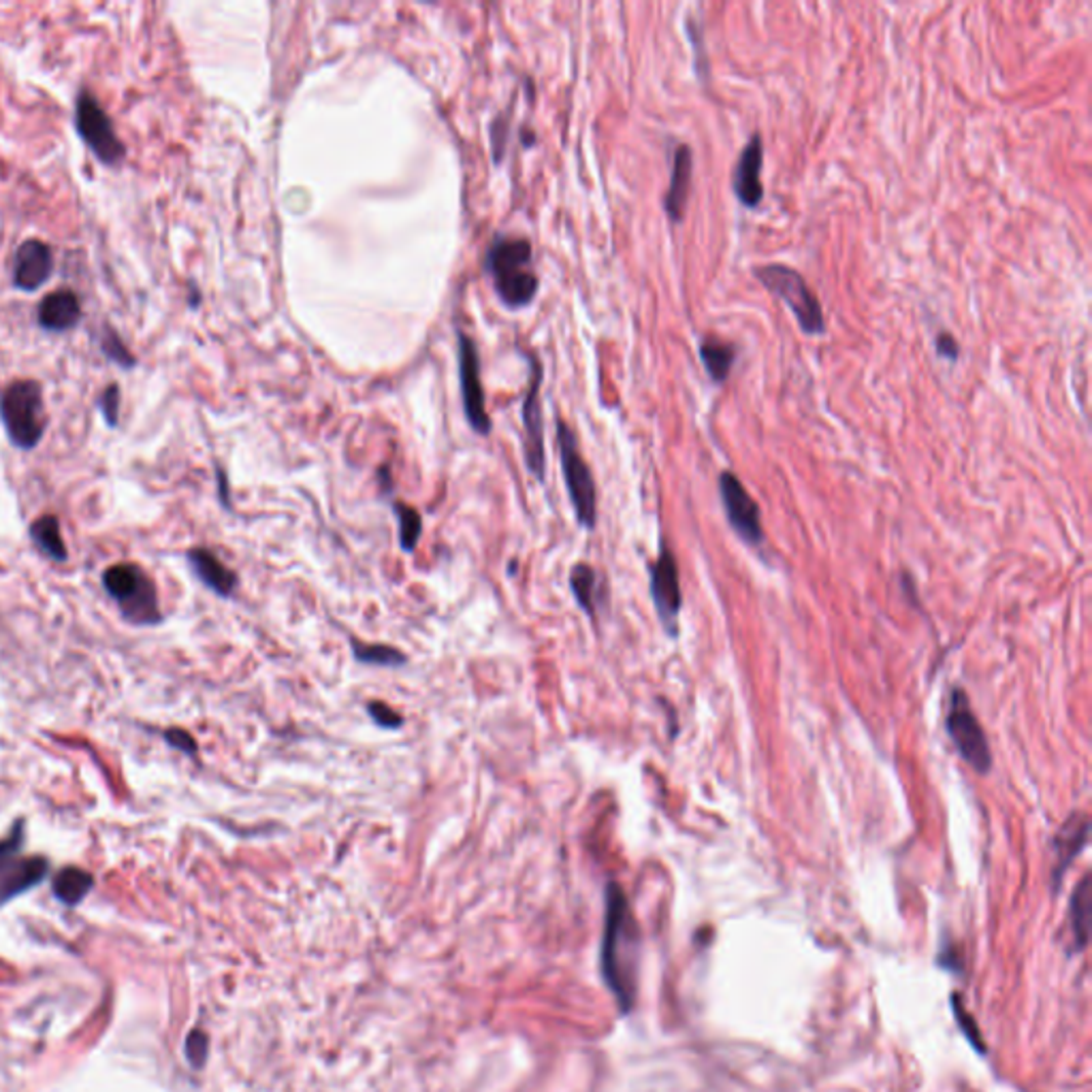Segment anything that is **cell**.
Masks as SVG:
<instances>
[{"instance_id": "obj_1", "label": "cell", "mask_w": 1092, "mask_h": 1092, "mask_svg": "<svg viewBox=\"0 0 1092 1092\" xmlns=\"http://www.w3.org/2000/svg\"><path fill=\"white\" fill-rule=\"evenodd\" d=\"M485 269L508 308L529 306L538 293V277L531 271V244L525 237L497 235L487 250Z\"/></svg>"}, {"instance_id": "obj_2", "label": "cell", "mask_w": 1092, "mask_h": 1092, "mask_svg": "<svg viewBox=\"0 0 1092 1092\" xmlns=\"http://www.w3.org/2000/svg\"><path fill=\"white\" fill-rule=\"evenodd\" d=\"M103 587L118 604L126 623L157 625L163 621L157 585L141 566L124 562L107 568L103 572Z\"/></svg>"}, {"instance_id": "obj_3", "label": "cell", "mask_w": 1092, "mask_h": 1092, "mask_svg": "<svg viewBox=\"0 0 1092 1092\" xmlns=\"http://www.w3.org/2000/svg\"><path fill=\"white\" fill-rule=\"evenodd\" d=\"M753 275L761 287L790 308L798 326L802 329V334L822 336L826 332L822 303L818 295L811 291L800 271L781 263H769L753 267Z\"/></svg>"}, {"instance_id": "obj_4", "label": "cell", "mask_w": 1092, "mask_h": 1092, "mask_svg": "<svg viewBox=\"0 0 1092 1092\" xmlns=\"http://www.w3.org/2000/svg\"><path fill=\"white\" fill-rule=\"evenodd\" d=\"M0 419L11 444L19 450H33L45 434L43 389L37 380H15L0 397Z\"/></svg>"}, {"instance_id": "obj_5", "label": "cell", "mask_w": 1092, "mask_h": 1092, "mask_svg": "<svg viewBox=\"0 0 1092 1092\" xmlns=\"http://www.w3.org/2000/svg\"><path fill=\"white\" fill-rule=\"evenodd\" d=\"M24 843L27 820H17L5 839H0V907L33 890L49 875V860L45 856H24Z\"/></svg>"}, {"instance_id": "obj_6", "label": "cell", "mask_w": 1092, "mask_h": 1092, "mask_svg": "<svg viewBox=\"0 0 1092 1092\" xmlns=\"http://www.w3.org/2000/svg\"><path fill=\"white\" fill-rule=\"evenodd\" d=\"M557 446H560L562 474L566 480L570 504L574 508V517L582 529L594 531L598 523L596 480L587 462L582 460L574 431L564 421L557 425Z\"/></svg>"}, {"instance_id": "obj_7", "label": "cell", "mask_w": 1092, "mask_h": 1092, "mask_svg": "<svg viewBox=\"0 0 1092 1092\" xmlns=\"http://www.w3.org/2000/svg\"><path fill=\"white\" fill-rule=\"evenodd\" d=\"M946 728L956 751L975 773L988 775L993 771V751H990L986 732L973 713L969 696L960 688L952 690Z\"/></svg>"}, {"instance_id": "obj_8", "label": "cell", "mask_w": 1092, "mask_h": 1092, "mask_svg": "<svg viewBox=\"0 0 1092 1092\" xmlns=\"http://www.w3.org/2000/svg\"><path fill=\"white\" fill-rule=\"evenodd\" d=\"M649 592L664 631L670 639H676L683 594L676 560L664 540L659 544V557L649 566Z\"/></svg>"}, {"instance_id": "obj_9", "label": "cell", "mask_w": 1092, "mask_h": 1092, "mask_svg": "<svg viewBox=\"0 0 1092 1092\" xmlns=\"http://www.w3.org/2000/svg\"><path fill=\"white\" fill-rule=\"evenodd\" d=\"M75 126L78 133L86 141V145L94 151L96 159L105 165H118L124 159V145L116 137L114 124L105 110L98 105V100L92 92L82 90L78 96V105H75Z\"/></svg>"}, {"instance_id": "obj_10", "label": "cell", "mask_w": 1092, "mask_h": 1092, "mask_svg": "<svg viewBox=\"0 0 1092 1092\" xmlns=\"http://www.w3.org/2000/svg\"><path fill=\"white\" fill-rule=\"evenodd\" d=\"M533 374H531V387L523 399L521 405V419H523V460L533 478L540 482L547 474V452H544V421H542V405H540V383H542V369L540 363L531 361Z\"/></svg>"}, {"instance_id": "obj_11", "label": "cell", "mask_w": 1092, "mask_h": 1092, "mask_svg": "<svg viewBox=\"0 0 1092 1092\" xmlns=\"http://www.w3.org/2000/svg\"><path fill=\"white\" fill-rule=\"evenodd\" d=\"M719 493L724 501V511L732 529L747 544H759L765 540V529L759 521V508L749 491L743 487L741 478L734 472H722L719 476Z\"/></svg>"}, {"instance_id": "obj_12", "label": "cell", "mask_w": 1092, "mask_h": 1092, "mask_svg": "<svg viewBox=\"0 0 1092 1092\" xmlns=\"http://www.w3.org/2000/svg\"><path fill=\"white\" fill-rule=\"evenodd\" d=\"M460 380H462L464 410H466L470 427L476 431L478 436H489L491 419L487 414L485 391H482L478 350H476V344L464 334H460Z\"/></svg>"}, {"instance_id": "obj_13", "label": "cell", "mask_w": 1092, "mask_h": 1092, "mask_svg": "<svg viewBox=\"0 0 1092 1092\" xmlns=\"http://www.w3.org/2000/svg\"><path fill=\"white\" fill-rule=\"evenodd\" d=\"M761 165H765V143L759 133L751 135L747 145L741 149L739 161L732 169V190L745 208H757L765 199V186H761Z\"/></svg>"}, {"instance_id": "obj_14", "label": "cell", "mask_w": 1092, "mask_h": 1092, "mask_svg": "<svg viewBox=\"0 0 1092 1092\" xmlns=\"http://www.w3.org/2000/svg\"><path fill=\"white\" fill-rule=\"evenodd\" d=\"M52 269H54V259H52V250H49V246L39 239H27L15 252L13 285L19 291H27V293L37 291L49 280Z\"/></svg>"}, {"instance_id": "obj_15", "label": "cell", "mask_w": 1092, "mask_h": 1092, "mask_svg": "<svg viewBox=\"0 0 1092 1092\" xmlns=\"http://www.w3.org/2000/svg\"><path fill=\"white\" fill-rule=\"evenodd\" d=\"M186 560L194 576L218 598H233L239 587V576L228 568L220 557L206 547H194L186 553Z\"/></svg>"}, {"instance_id": "obj_16", "label": "cell", "mask_w": 1092, "mask_h": 1092, "mask_svg": "<svg viewBox=\"0 0 1092 1092\" xmlns=\"http://www.w3.org/2000/svg\"><path fill=\"white\" fill-rule=\"evenodd\" d=\"M692 171H694L692 147L688 143H681L674 149L670 184L664 194V212L668 214L672 224H681L685 218V212H688V201L692 192Z\"/></svg>"}, {"instance_id": "obj_17", "label": "cell", "mask_w": 1092, "mask_h": 1092, "mask_svg": "<svg viewBox=\"0 0 1092 1092\" xmlns=\"http://www.w3.org/2000/svg\"><path fill=\"white\" fill-rule=\"evenodd\" d=\"M37 318L45 332H69V329L78 326V322L82 320V303L73 291L60 289L56 293H49L41 301Z\"/></svg>"}, {"instance_id": "obj_18", "label": "cell", "mask_w": 1092, "mask_h": 1092, "mask_svg": "<svg viewBox=\"0 0 1092 1092\" xmlns=\"http://www.w3.org/2000/svg\"><path fill=\"white\" fill-rule=\"evenodd\" d=\"M570 592L576 604L580 606V611L585 613L592 621H596L600 604H602V596H604L596 568L582 562L574 564L570 570Z\"/></svg>"}, {"instance_id": "obj_19", "label": "cell", "mask_w": 1092, "mask_h": 1092, "mask_svg": "<svg viewBox=\"0 0 1092 1092\" xmlns=\"http://www.w3.org/2000/svg\"><path fill=\"white\" fill-rule=\"evenodd\" d=\"M1086 841H1088V816L1086 813H1074V816L1066 820V824H1062V828L1058 830L1056 839H1054V847L1058 854L1054 877L1062 875V869L1069 867V862L1080 854Z\"/></svg>"}, {"instance_id": "obj_20", "label": "cell", "mask_w": 1092, "mask_h": 1092, "mask_svg": "<svg viewBox=\"0 0 1092 1092\" xmlns=\"http://www.w3.org/2000/svg\"><path fill=\"white\" fill-rule=\"evenodd\" d=\"M698 352H700L702 365H704L706 374L710 376V380H713V383H717V385L726 383L732 367H734V361H736V346L732 342L722 340V338L706 336L700 342Z\"/></svg>"}, {"instance_id": "obj_21", "label": "cell", "mask_w": 1092, "mask_h": 1092, "mask_svg": "<svg viewBox=\"0 0 1092 1092\" xmlns=\"http://www.w3.org/2000/svg\"><path fill=\"white\" fill-rule=\"evenodd\" d=\"M92 887H94V877L80 867L60 869L52 881L54 897L67 907H78L90 894Z\"/></svg>"}, {"instance_id": "obj_22", "label": "cell", "mask_w": 1092, "mask_h": 1092, "mask_svg": "<svg viewBox=\"0 0 1092 1092\" xmlns=\"http://www.w3.org/2000/svg\"><path fill=\"white\" fill-rule=\"evenodd\" d=\"M31 540L33 544L52 562H67L69 551L60 533V521L56 515H43L31 525Z\"/></svg>"}, {"instance_id": "obj_23", "label": "cell", "mask_w": 1092, "mask_h": 1092, "mask_svg": "<svg viewBox=\"0 0 1092 1092\" xmlns=\"http://www.w3.org/2000/svg\"><path fill=\"white\" fill-rule=\"evenodd\" d=\"M350 651L354 662L363 666H378V668H401L408 664V655L401 649L385 643H365L350 637Z\"/></svg>"}, {"instance_id": "obj_24", "label": "cell", "mask_w": 1092, "mask_h": 1092, "mask_svg": "<svg viewBox=\"0 0 1092 1092\" xmlns=\"http://www.w3.org/2000/svg\"><path fill=\"white\" fill-rule=\"evenodd\" d=\"M393 515L399 529V549L403 553H414L423 538V517L417 508L405 501H393Z\"/></svg>"}, {"instance_id": "obj_25", "label": "cell", "mask_w": 1092, "mask_h": 1092, "mask_svg": "<svg viewBox=\"0 0 1092 1092\" xmlns=\"http://www.w3.org/2000/svg\"><path fill=\"white\" fill-rule=\"evenodd\" d=\"M365 710H367V715L372 717V722H374L378 728H383V730L397 732V730H401L403 724H405V717H403L401 713H397V710H395L391 704H387V702H383V700H372V702H367V704H365Z\"/></svg>"}, {"instance_id": "obj_26", "label": "cell", "mask_w": 1092, "mask_h": 1092, "mask_svg": "<svg viewBox=\"0 0 1092 1092\" xmlns=\"http://www.w3.org/2000/svg\"><path fill=\"white\" fill-rule=\"evenodd\" d=\"M100 348H103V352L107 354L110 361L118 363L120 367L131 369L137 363V359L133 357L131 350L122 344V340L118 338V334L114 332L112 326H105V338L100 340Z\"/></svg>"}, {"instance_id": "obj_27", "label": "cell", "mask_w": 1092, "mask_h": 1092, "mask_svg": "<svg viewBox=\"0 0 1092 1092\" xmlns=\"http://www.w3.org/2000/svg\"><path fill=\"white\" fill-rule=\"evenodd\" d=\"M685 29H688V35H690V41L694 45V64H696V73L700 80H708V56H706V49H704V37H702V27L700 21H696L694 17L688 19V24H685Z\"/></svg>"}, {"instance_id": "obj_28", "label": "cell", "mask_w": 1092, "mask_h": 1092, "mask_svg": "<svg viewBox=\"0 0 1092 1092\" xmlns=\"http://www.w3.org/2000/svg\"><path fill=\"white\" fill-rule=\"evenodd\" d=\"M163 739L169 747L182 751L190 757H196L199 755V745L196 741L192 739V734L188 730H182V728H171V730H165L163 732Z\"/></svg>"}, {"instance_id": "obj_29", "label": "cell", "mask_w": 1092, "mask_h": 1092, "mask_svg": "<svg viewBox=\"0 0 1092 1092\" xmlns=\"http://www.w3.org/2000/svg\"><path fill=\"white\" fill-rule=\"evenodd\" d=\"M98 408L100 412H103V419L107 421L110 427L118 425V417H120V387L118 385H110L103 391V395H100L98 399Z\"/></svg>"}, {"instance_id": "obj_30", "label": "cell", "mask_w": 1092, "mask_h": 1092, "mask_svg": "<svg viewBox=\"0 0 1092 1092\" xmlns=\"http://www.w3.org/2000/svg\"><path fill=\"white\" fill-rule=\"evenodd\" d=\"M934 348H936L938 357H944V359H948V361H956V359L960 357V344H958V340H956L950 332L936 334Z\"/></svg>"}, {"instance_id": "obj_31", "label": "cell", "mask_w": 1092, "mask_h": 1092, "mask_svg": "<svg viewBox=\"0 0 1092 1092\" xmlns=\"http://www.w3.org/2000/svg\"><path fill=\"white\" fill-rule=\"evenodd\" d=\"M206 1037H203L199 1031H194L190 1037H188V1044H186V1054H188V1060L199 1066L203 1062V1056H206Z\"/></svg>"}, {"instance_id": "obj_32", "label": "cell", "mask_w": 1092, "mask_h": 1092, "mask_svg": "<svg viewBox=\"0 0 1092 1092\" xmlns=\"http://www.w3.org/2000/svg\"><path fill=\"white\" fill-rule=\"evenodd\" d=\"M218 482H220V499L222 504L228 508V497H226V476L222 470H218Z\"/></svg>"}]
</instances>
